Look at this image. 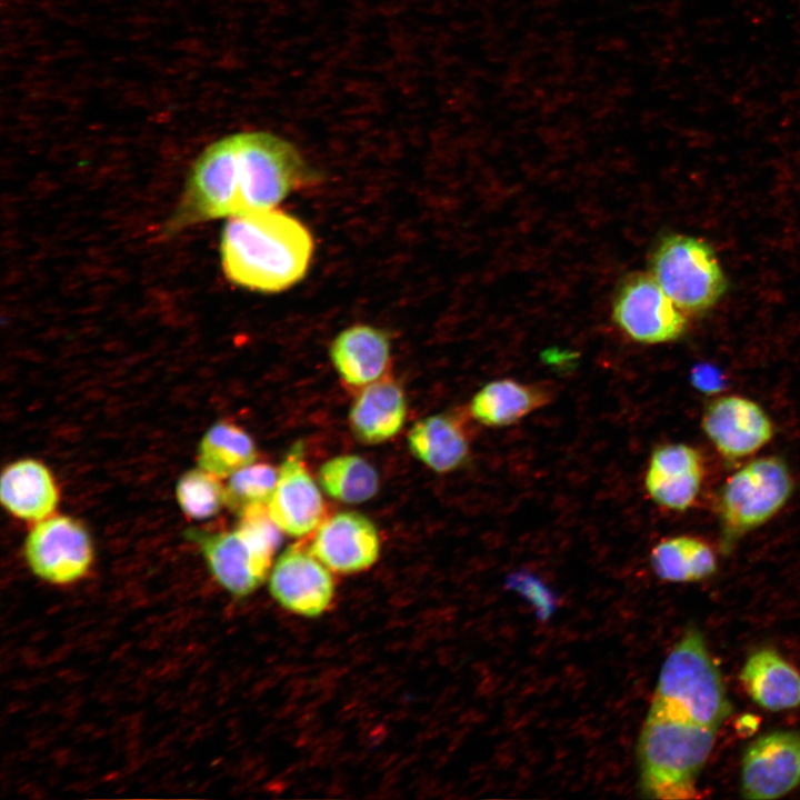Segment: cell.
<instances>
[{"mask_svg": "<svg viewBox=\"0 0 800 800\" xmlns=\"http://www.w3.org/2000/svg\"><path fill=\"white\" fill-rule=\"evenodd\" d=\"M307 178V163L289 140L258 130L226 136L196 160L166 232L276 208Z\"/></svg>", "mask_w": 800, "mask_h": 800, "instance_id": "1", "label": "cell"}, {"mask_svg": "<svg viewBox=\"0 0 800 800\" xmlns=\"http://www.w3.org/2000/svg\"><path fill=\"white\" fill-rule=\"evenodd\" d=\"M313 250L309 229L276 208L229 218L220 239L228 280L263 293L281 292L300 282Z\"/></svg>", "mask_w": 800, "mask_h": 800, "instance_id": "2", "label": "cell"}, {"mask_svg": "<svg viewBox=\"0 0 800 800\" xmlns=\"http://www.w3.org/2000/svg\"><path fill=\"white\" fill-rule=\"evenodd\" d=\"M721 724L653 694L637 744L641 791L650 798H698L697 781Z\"/></svg>", "mask_w": 800, "mask_h": 800, "instance_id": "3", "label": "cell"}, {"mask_svg": "<svg viewBox=\"0 0 800 800\" xmlns=\"http://www.w3.org/2000/svg\"><path fill=\"white\" fill-rule=\"evenodd\" d=\"M793 488L791 471L778 456L752 459L733 472L717 500L724 552L776 517L791 498Z\"/></svg>", "mask_w": 800, "mask_h": 800, "instance_id": "4", "label": "cell"}, {"mask_svg": "<svg viewBox=\"0 0 800 800\" xmlns=\"http://www.w3.org/2000/svg\"><path fill=\"white\" fill-rule=\"evenodd\" d=\"M650 273L686 314H699L723 297L728 280L712 247L688 234L661 239L650 258Z\"/></svg>", "mask_w": 800, "mask_h": 800, "instance_id": "5", "label": "cell"}, {"mask_svg": "<svg viewBox=\"0 0 800 800\" xmlns=\"http://www.w3.org/2000/svg\"><path fill=\"white\" fill-rule=\"evenodd\" d=\"M186 537L197 543L216 582L232 598L244 599L268 579L277 548L236 526L233 530L189 529Z\"/></svg>", "mask_w": 800, "mask_h": 800, "instance_id": "6", "label": "cell"}, {"mask_svg": "<svg viewBox=\"0 0 800 800\" xmlns=\"http://www.w3.org/2000/svg\"><path fill=\"white\" fill-rule=\"evenodd\" d=\"M23 556L38 579L66 587L89 574L94 549L89 532L78 520L50 516L31 528L23 543Z\"/></svg>", "mask_w": 800, "mask_h": 800, "instance_id": "7", "label": "cell"}, {"mask_svg": "<svg viewBox=\"0 0 800 800\" xmlns=\"http://www.w3.org/2000/svg\"><path fill=\"white\" fill-rule=\"evenodd\" d=\"M686 316L650 272L628 274L617 290L612 308L619 329L644 344L679 339L688 327Z\"/></svg>", "mask_w": 800, "mask_h": 800, "instance_id": "8", "label": "cell"}, {"mask_svg": "<svg viewBox=\"0 0 800 800\" xmlns=\"http://www.w3.org/2000/svg\"><path fill=\"white\" fill-rule=\"evenodd\" d=\"M268 588L281 608L304 618L322 616L336 594L331 570L300 544L288 547L273 562Z\"/></svg>", "mask_w": 800, "mask_h": 800, "instance_id": "9", "label": "cell"}, {"mask_svg": "<svg viewBox=\"0 0 800 800\" xmlns=\"http://www.w3.org/2000/svg\"><path fill=\"white\" fill-rule=\"evenodd\" d=\"M800 784V730L761 734L744 750L740 790L746 799L780 798Z\"/></svg>", "mask_w": 800, "mask_h": 800, "instance_id": "10", "label": "cell"}, {"mask_svg": "<svg viewBox=\"0 0 800 800\" xmlns=\"http://www.w3.org/2000/svg\"><path fill=\"white\" fill-rule=\"evenodd\" d=\"M701 428L729 461L760 451L774 437V423L768 412L757 401L739 394L719 396L708 402Z\"/></svg>", "mask_w": 800, "mask_h": 800, "instance_id": "11", "label": "cell"}, {"mask_svg": "<svg viewBox=\"0 0 800 800\" xmlns=\"http://www.w3.org/2000/svg\"><path fill=\"white\" fill-rule=\"evenodd\" d=\"M310 552L331 571L359 573L379 559L381 540L376 524L357 511H341L316 529Z\"/></svg>", "mask_w": 800, "mask_h": 800, "instance_id": "12", "label": "cell"}, {"mask_svg": "<svg viewBox=\"0 0 800 800\" xmlns=\"http://www.w3.org/2000/svg\"><path fill=\"white\" fill-rule=\"evenodd\" d=\"M302 457L303 444H293L279 468L277 484L268 503L273 522L283 533L294 538L314 531L324 513L321 492Z\"/></svg>", "mask_w": 800, "mask_h": 800, "instance_id": "13", "label": "cell"}, {"mask_svg": "<svg viewBox=\"0 0 800 800\" xmlns=\"http://www.w3.org/2000/svg\"><path fill=\"white\" fill-rule=\"evenodd\" d=\"M704 473L703 457L696 447L664 443L650 454L644 488L658 506L683 512L694 504Z\"/></svg>", "mask_w": 800, "mask_h": 800, "instance_id": "14", "label": "cell"}, {"mask_svg": "<svg viewBox=\"0 0 800 800\" xmlns=\"http://www.w3.org/2000/svg\"><path fill=\"white\" fill-rule=\"evenodd\" d=\"M329 356L344 382L364 387L384 377L391 357L390 337L380 328L353 324L332 340Z\"/></svg>", "mask_w": 800, "mask_h": 800, "instance_id": "15", "label": "cell"}, {"mask_svg": "<svg viewBox=\"0 0 800 800\" xmlns=\"http://www.w3.org/2000/svg\"><path fill=\"white\" fill-rule=\"evenodd\" d=\"M406 417L404 390L394 379L382 377L358 393L348 421L356 439L377 444L394 437L402 429Z\"/></svg>", "mask_w": 800, "mask_h": 800, "instance_id": "16", "label": "cell"}, {"mask_svg": "<svg viewBox=\"0 0 800 800\" xmlns=\"http://www.w3.org/2000/svg\"><path fill=\"white\" fill-rule=\"evenodd\" d=\"M739 679L753 702L766 710L800 707V671L776 649L763 647L750 653Z\"/></svg>", "mask_w": 800, "mask_h": 800, "instance_id": "17", "label": "cell"}, {"mask_svg": "<svg viewBox=\"0 0 800 800\" xmlns=\"http://www.w3.org/2000/svg\"><path fill=\"white\" fill-rule=\"evenodd\" d=\"M0 500L14 517L40 521L52 514L59 492L50 470L34 459H20L7 466L0 479Z\"/></svg>", "mask_w": 800, "mask_h": 800, "instance_id": "18", "label": "cell"}, {"mask_svg": "<svg viewBox=\"0 0 800 800\" xmlns=\"http://www.w3.org/2000/svg\"><path fill=\"white\" fill-rule=\"evenodd\" d=\"M553 398L550 387L513 379H498L486 383L472 397L469 411L482 426L500 428L513 424L548 406Z\"/></svg>", "mask_w": 800, "mask_h": 800, "instance_id": "19", "label": "cell"}, {"mask_svg": "<svg viewBox=\"0 0 800 800\" xmlns=\"http://www.w3.org/2000/svg\"><path fill=\"white\" fill-rule=\"evenodd\" d=\"M410 452L430 470L447 473L459 469L470 456L466 428L452 414L437 413L418 420L408 436Z\"/></svg>", "mask_w": 800, "mask_h": 800, "instance_id": "20", "label": "cell"}, {"mask_svg": "<svg viewBox=\"0 0 800 800\" xmlns=\"http://www.w3.org/2000/svg\"><path fill=\"white\" fill-rule=\"evenodd\" d=\"M650 564L658 578L669 582H696L712 576L717 558L702 539L680 534L660 540L650 552Z\"/></svg>", "mask_w": 800, "mask_h": 800, "instance_id": "21", "label": "cell"}, {"mask_svg": "<svg viewBox=\"0 0 800 800\" xmlns=\"http://www.w3.org/2000/svg\"><path fill=\"white\" fill-rule=\"evenodd\" d=\"M257 453L249 433L237 424L219 421L207 430L199 443L198 464L220 479L229 478L256 462Z\"/></svg>", "mask_w": 800, "mask_h": 800, "instance_id": "22", "label": "cell"}, {"mask_svg": "<svg viewBox=\"0 0 800 800\" xmlns=\"http://www.w3.org/2000/svg\"><path fill=\"white\" fill-rule=\"evenodd\" d=\"M318 482L329 497L351 504L370 500L380 487L376 468L357 454H340L323 462Z\"/></svg>", "mask_w": 800, "mask_h": 800, "instance_id": "23", "label": "cell"}, {"mask_svg": "<svg viewBox=\"0 0 800 800\" xmlns=\"http://www.w3.org/2000/svg\"><path fill=\"white\" fill-rule=\"evenodd\" d=\"M177 501L186 516L203 520L226 506V488L220 478L202 469H191L178 480Z\"/></svg>", "mask_w": 800, "mask_h": 800, "instance_id": "24", "label": "cell"}, {"mask_svg": "<svg viewBox=\"0 0 800 800\" xmlns=\"http://www.w3.org/2000/svg\"><path fill=\"white\" fill-rule=\"evenodd\" d=\"M279 469L269 463L253 462L229 477L226 506L238 516L256 506H268L274 491Z\"/></svg>", "mask_w": 800, "mask_h": 800, "instance_id": "25", "label": "cell"}, {"mask_svg": "<svg viewBox=\"0 0 800 800\" xmlns=\"http://www.w3.org/2000/svg\"><path fill=\"white\" fill-rule=\"evenodd\" d=\"M690 382L696 390L706 394H716L727 384L720 369L710 363L694 366L690 372Z\"/></svg>", "mask_w": 800, "mask_h": 800, "instance_id": "26", "label": "cell"}, {"mask_svg": "<svg viewBox=\"0 0 800 800\" xmlns=\"http://www.w3.org/2000/svg\"><path fill=\"white\" fill-rule=\"evenodd\" d=\"M758 727V719L754 716L744 714L739 719L738 730L743 733H752Z\"/></svg>", "mask_w": 800, "mask_h": 800, "instance_id": "27", "label": "cell"}]
</instances>
